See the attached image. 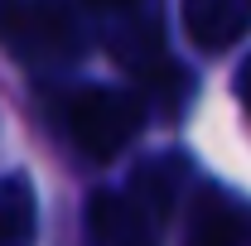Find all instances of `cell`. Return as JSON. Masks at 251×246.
Returning <instances> with one entry per match:
<instances>
[{
  "label": "cell",
  "mask_w": 251,
  "mask_h": 246,
  "mask_svg": "<svg viewBox=\"0 0 251 246\" xmlns=\"http://www.w3.org/2000/svg\"><path fill=\"white\" fill-rule=\"evenodd\" d=\"M87 5H97V10H126V5H135V0H87Z\"/></svg>",
  "instance_id": "ba28073f"
},
{
  "label": "cell",
  "mask_w": 251,
  "mask_h": 246,
  "mask_svg": "<svg viewBox=\"0 0 251 246\" xmlns=\"http://www.w3.org/2000/svg\"><path fill=\"white\" fill-rule=\"evenodd\" d=\"M0 34L15 44V53H25V58H73L77 53V29H73V20L63 15L53 0H29V5H20L10 20H0Z\"/></svg>",
  "instance_id": "3957f363"
},
{
  "label": "cell",
  "mask_w": 251,
  "mask_h": 246,
  "mask_svg": "<svg viewBox=\"0 0 251 246\" xmlns=\"http://www.w3.org/2000/svg\"><path fill=\"white\" fill-rule=\"evenodd\" d=\"M184 29L203 53H222L251 34V0H184Z\"/></svg>",
  "instance_id": "5b68a950"
},
{
  "label": "cell",
  "mask_w": 251,
  "mask_h": 246,
  "mask_svg": "<svg viewBox=\"0 0 251 246\" xmlns=\"http://www.w3.org/2000/svg\"><path fill=\"white\" fill-rule=\"evenodd\" d=\"M188 246H251V203L227 188H198L188 208Z\"/></svg>",
  "instance_id": "277c9868"
},
{
  "label": "cell",
  "mask_w": 251,
  "mask_h": 246,
  "mask_svg": "<svg viewBox=\"0 0 251 246\" xmlns=\"http://www.w3.org/2000/svg\"><path fill=\"white\" fill-rule=\"evenodd\" d=\"M34 232H39V203L29 179L20 174L0 179V246H34Z\"/></svg>",
  "instance_id": "8992f818"
},
{
  "label": "cell",
  "mask_w": 251,
  "mask_h": 246,
  "mask_svg": "<svg viewBox=\"0 0 251 246\" xmlns=\"http://www.w3.org/2000/svg\"><path fill=\"white\" fill-rule=\"evenodd\" d=\"M164 213L135 188H101L87 198V246H159Z\"/></svg>",
  "instance_id": "7a4b0ae2"
},
{
  "label": "cell",
  "mask_w": 251,
  "mask_h": 246,
  "mask_svg": "<svg viewBox=\"0 0 251 246\" xmlns=\"http://www.w3.org/2000/svg\"><path fill=\"white\" fill-rule=\"evenodd\" d=\"M237 97H242V106H247V116H251V58L242 63V73H237Z\"/></svg>",
  "instance_id": "52a82bcc"
},
{
  "label": "cell",
  "mask_w": 251,
  "mask_h": 246,
  "mask_svg": "<svg viewBox=\"0 0 251 246\" xmlns=\"http://www.w3.org/2000/svg\"><path fill=\"white\" fill-rule=\"evenodd\" d=\"M145 101L121 87H82L68 106V135L87 159H116L140 135Z\"/></svg>",
  "instance_id": "6da1fadb"
}]
</instances>
